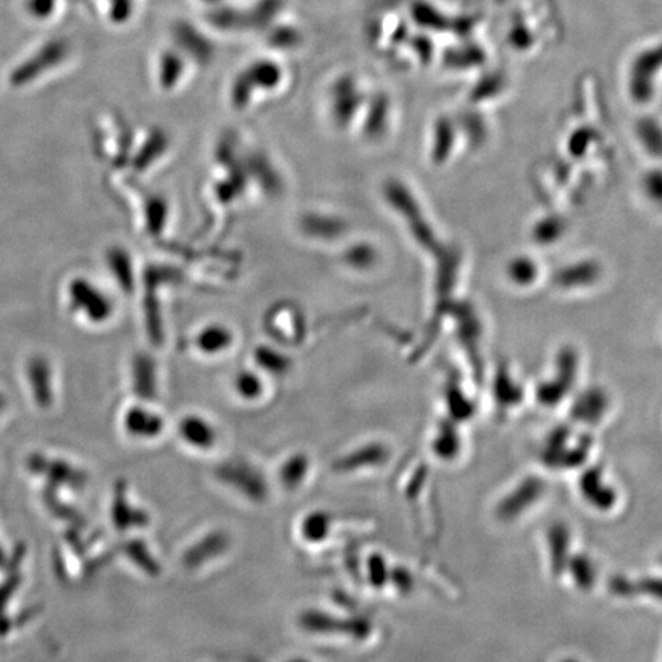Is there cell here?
Here are the masks:
<instances>
[{
  "mask_svg": "<svg viewBox=\"0 0 662 662\" xmlns=\"http://www.w3.org/2000/svg\"><path fill=\"white\" fill-rule=\"evenodd\" d=\"M540 491L541 486L537 480H529V482L523 483V485L517 489V492L512 494L511 497L506 500L505 505H502L500 514H502V517H514V514L523 511L526 506L531 505V502H534V500L537 499Z\"/></svg>",
  "mask_w": 662,
  "mask_h": 662,
  "instance_id": "2",
  "label": "cell"
},
{
  "mask_svg": "<svg viewBox=\"0 0 662 662\" xmlns=\"http://www.w3.org/2000/svg\"><path fill=\"white\" fill-rule=\"evenodd\" d=\"M198 347L206 353H218L230 347L232 342V333L227 328L220 325H209L201 330L197 338Z\"/></svg>",
  "mask_w": 662,
  "mask_h": 662,
  "instance_id": "3",
  "label": "cell"
},
{
  "mask_svg": "<svg viewBox=\"0 0 662 662\" xmlns=\"http://www.w3.org/2000/svg\"><path fill=\"white\" fill-rule=\"evenodd\" d=\"M181 437L197 448H210L214 445V428L201 417H187L180 425Z\"/></svg>",
  "mask_w": 662,
  "mask_h": 662,
  "instance_id": "1",
  "label": "cell"
},
{
  "mask_svg": "<svg viewBox=\"0 0 662 662\" xmlns=\"http://www.w3.org/2000/svg\"><path fill=\"white\" fill-rule=\"evenodd\" d=\"M236 388L243 397H255L259 394V379L250 373H243L236 379Z\"/></svg>",
  "mask_w": 662,
  "mask_h": 662,
  "instance_id": "4",
  "label": "cell"
},
{
  "mask_svg": "<svg viewBox=\"0 0 662 662\" xmlns=\"http://www.w3.org/2000/svg\"><path fill=\"white\" fill-rule=\"evenodd\" d=\"M564 662H575V661H564Z\"/></svg>",
  "mask_w": 662,
  "mask_h": 662,
  "instance_id": "5",
  "label": "cell"
}]
</instances>
